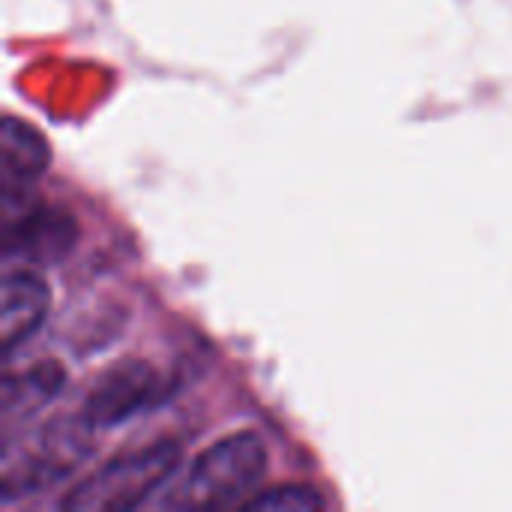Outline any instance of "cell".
<instances>
[{"mask_svg":"<svg viewBox=\"0 0 512 512\" xmlns=\"http://www.w3.org/2000/svg\"><path fill=\"white\" fill-rule=\"evenodd\" d=\"M87 432H93L81 417L72 426L42 429L30 447H21L18 456L6 453L3 462V501H15L27 492H39L63 480L87 453Z\"/></svg>","mask_w":512,"mask_h":512,"instance_id":"obj_3","label":"cell"},{"mask_svg":"<svg viewBox=\"0 0 512 512\" xmlns=\"http://www.w3.org/2000/svg\"><path fill=\"white\" fill-rule=\"evenodd\" d=\"M48 306L51 291L39 273L30 267L6 270L0 288V345L6 357L42 327Z\"/></svg>","mask_w":512,"mask_h":512,"instance_id":"obj_6","label":"cell"},{"mask_svg":"<svg viewBox=\"0 0 512 512\" xmlns=\"http://www.w3.org/2000/svg\"><path fill=\"white\" fill-rule=\"evenodd\" d=\"M267 474V447L255 432L228 435L201 450L183 474L162 492L165 510H225L243 507Z\"/></svg>","mask_w":512,"mask_h":512,"instance_id":"obj_1","label":"cell"},{"mask_svg":"<svg viewBox=\"0 0 512 512\" xmlns=\"http://www.w3.org/2000/svg\"><path fill=\"white\" fill-rule=\"evenodd\" d=\"M51 165V147L39 135L36 126L6 114L0 129V177H3V201L15 192L33 186Z\"/></svg>","mask_w":512,"mask_h":512,"instance_id":"obj_7","label":"cell"},{"mask_svg":"<svg viewBox=\"0 0 512 512\" xmlns=\"http://www.w3.org/2000/svg\"><path fill=\"white\" fill-rule=\"evenodd\" d=\"M78 243L75 219L60 207H30L3 228V258L24 267L60 264Z\"/></svg>","mask_w":512,"mask_h":512,"instance_id":"obj_5","label":"cell"},{"mask_svg":"<svg viewBox=\"0 0 512 512\" xmlns=\"http://www.w3.org/2000/svg\"><path fill=\"white\" fill-rule=\"evenodd\" d=\"M63 384H66V375L57 363H36L21 378L6 375V381H3V414L12 417L15 411H24V414L36 411L51 396H57V390Z\"/></svg>","mask_w":512,"mask_h":512,"instance_id":"obj_8","label":"cell"},{"mask_svg":"<svg viewBox=\"0 0 512 512\" xmlns=\"http://www.w3.org/2000/svg\"><path fill=\"white\" fill-rule=\"evenodd\" d=\"M168 384L144 360H120L105 369L81 402V420L90 429H114L165 399Z\"/></svg>","mask_w":512,"mask_h":512,"instance_id":"obj_4","label":"cell"},{"mask_svg":"<svg viewBox=\"0 0 512 512\" xmlns=\"http://www.w3.org/2000/svg\"><path fill=\"white\" fill-rule=\"evenodd\" d=\"M324 507V498L318 495V489L309 486H279L270 492H255L243 510L255 512H312Z\"/></svg>","mask_w":512,"mask_h":512,"instance_id":"obj_9","label":"cell"},{"mask_svg":"<svg viewBox=\"0 0 512 512\" xmlns=\"http://www.w3.org/2000/svg\"><path fill=\"white\" fill-rule=\"evenodd\" d=\"M180 465V447L174 441H159L141 450H129L108 465H102L96 474H90L84 483H78L60 507L72 512H108V510H135L153 495Z\"/></svg>","mask_w":512,"mask_h":512,"instance_id":"obj_2","label":"cell"}]
</instances>
